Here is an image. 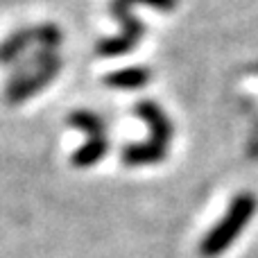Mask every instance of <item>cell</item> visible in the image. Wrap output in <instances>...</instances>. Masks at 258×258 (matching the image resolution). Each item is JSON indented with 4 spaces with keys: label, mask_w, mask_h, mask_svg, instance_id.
<instances>
[{
    "label": "cell",
    "mask_w": 258,
    "mask_h": 258,
    "mask_svg": "<svg viewBox=\"0 0 258 258\" xmlns=\"http://www.w3.org/2000/svg\"><path fill=\"white\" fill-rule=\"evenodd\" d=\"M34 45V27H21L0 43V66H16L18 59Z\"/></svg>",
    "instance_id": "cell-4"
},
{
    "label": "cell",
    "mask_w": 258,
    "mask_h": 258,
    "mask_svg": "<svg viewBox=\"0 0 258 258\" xmlns=\"http://www.w3.org/2000/svg\"><path fill=\"white\" fill-rule=\"evenodd\" d=\"M73 127L82 129L86 134V138H95V136H104L107 134V127H104V120L98 116V113H91V111H75L71 113L68 118Z\"/></svg>",
    "instance_id": "cell-7"
},
{
    "label": "cell",
    "mask_w": 258,
    "mask_h": 258,
    "mask_svg": "<svg viewBox=\"0 0 258 258\" xmlns=\"http://www.w3.org/2000/svg\"><path fill=\"white\" fill-rule=\"evenodd\" d=\"M150 77H152L150 68L134 66V68H122V71L107 75L104 84L113 86V89H141V86H145L150 82Z\"/></svg>",
    "instance_id": "cell-5"
},
{
    "label": "cell",
    "mask_w": 258,
    "mask_h": 258,
    "mask_svg": "<svg viewBox=\"0 0 258 258\" xmlns=\"http://www.w3.org/2000/svg\"><path fill=\"white\" fill-rule=\"evenodd\" d=\"M109 152V138L107 134L104 136H95V138H89L80 150L73 154V165L77 168H89V165H95L100 159H104V154Z\"/></svg>",
    "instance_id": "cell-6"
},
{
    "label": "cell",
    "mask_w": 258,
    "mask_h": 258,
    "mask_svg": "<svg viewBox=\"0 0 258 258\" xmlns=\"http://www.w3.org/2000/svg\"><path fill=\"white\" fill-rule=\"evenodd\" d=\"M136 116L150 127V138L145 143H134L122 150V163L127 165H152L168 156V147L172 141V122L165 111L154 102H138Z\"/></svg>",
    "instance_id": "cell-2"
},
{
    "label": "cell",
    "mask_w": 258,
    "mask_h": 258,
    "mask_svg": "<svg viewBox=\"0 0 258 258\" xmlns=\"http://www.w3.org/2000/svg\"><path fill=\"white\" fill-rule=\"evenodd\" d=\"M61 71V54L59 50L36 48L34 52L16 66L12 73L7 86H5V100L9 104H21L30 100L32 95L41 93L48 84H52L54 77Z\"/></svg>",
    "instance_id": "cell-1"
},
{
    "label": "cell",
    "mask_w": 258,
    "mask_h": 258,
    "mask_svg": "<svg viewBox=\"0 0 258 258\" xmlns=\"http://www.w3.org/2000/svg\"><path fill=\"white\" fill-rule=\"evenodd\" d=\"M256 197L251 192H240L236 200L231 202L229 211L224 213V218L206 233V238L202 240V256L213 258L220 256L222 251H227L229 247L233 245L238 236L242 233V229L247 227L251 218L256 213Z\"/></svg>",
    "instance_id": "cell-3"
},
{
    "label": "cell",
    "mask_w": 258,
    "mask_h": 258,
    "mask_svg": "<svg viewBox=\"0 0 258 258\" xmlns=\"http://www.w3.org/2000/svg\"><path fill=\"white\" fill-rule=\"evenodd\" d=\"M63 41V32L54 23H41L34 27V45L36 48H48V50H59Z\"/></svg>",
    "instance_id": "cell-8"
}]
</instances>
